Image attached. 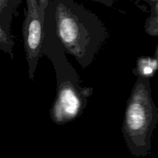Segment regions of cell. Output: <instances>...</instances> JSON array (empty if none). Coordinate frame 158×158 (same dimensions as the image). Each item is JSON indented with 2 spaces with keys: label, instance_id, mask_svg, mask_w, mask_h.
<instances>
[{
  "label": "cell",
  "instance_id": "1",
  "mask_svg": "<svg viewBox=\"0 0 158 158\" xmlns=\"http://www.w3.org/2000/svg\"><path fill=\"white\" fill-rule=\"evenodd\" d=\"M45 19L66 54L86 69L109 37L100 17L75 0H48Z\"/></svg>",
  "mask_w": 158,
  "mask_h": 158
},
{
  "label": "cell",
  "instance_id": "2",
  "mask_svg": "<svg viewBox=\"0 0 158 158\" xmlns=\"http://www.w3.org/2000/svg\"><path fill=\"white\" fill-rule=\"evenodd\" d=\"M42 53L52 63L56 77V94L49 116L54 123L64 125L83 114L94 88L81 86L78 73L46 19Z\"/></svg>",
  "mask_w": 158,
  "mask_h": 158
},
{
  "label": "cell",
  "instance_id": "3",
  "mask_svg": "<svg viewBox=\"0 0 158 158\" xmlns=\"http://www.w3.org/2000/svg\"><path fill=\"white\" fill-rule=\"evenodd\" d=\"M158 124V108L151 92L149 78L137 77L127 101L122 134L130 153L144 157L151 151V140Z\"/></svg>",
  "mask_w": 158,
  "mask_h": 158
},
{
  "label": "cell",
  "instance_id": "4",
  "mask_svg": "<svg viewBox=\"0 0 158 158\" xmlns=\"http://www.w3.org/2000/svg\"><path fill=\"white\" fill-rule=\"evenodd\" d=\"M26 18L23 25V37L28 73L33 80L41 56L44 39L45 12L48 0H26Z\"/></svg>",
  "mask_w": 158,
  "mask_h": 158
},
{
  "label": "cell",
  "instance_id": "5",
  "mask_svg": "<svg viewBox=\"0 0 158 158\" xmlns=\"http://www.w3.org/2000/svg\"><path fill=\"white\" fill-rule=\"evenodd\" d=\"M21 0H0V49L13 59L14 40L11 24L14 12Z\"/></svg>",
  "mask_w": 158,
  "mask_h": 158
},
{
  "label": "cell",
  "instance_id": "6",
  "mask_svg": "<svg viewBox=\"0 0 158 158\" xmlns=\"http://www.w3.org/2000/svg\"><path fill=\"white\" fill-rule=\"evenodd\" d=\"M158 71V60L156 57L140 56L136 61L133 73L136 77H146L151 79Z\"/></svg>",
  "mask_w": 158,
  "mask_h": 158
},
{
  "label": "cell",
  "instance_id": "7",
  "mask_svg": "<svg viewBox=\"0 0 158 158\" xmlns=\"http://www.w3.org/2000/svg\"><path fill=\"white\" fill-rule=\"evenodd\" d=\"M150 6L151 13L145 21L144 30L148 35L158 36V1Z\"/></svg>",
  "mask_w": 158,
  "mask_h": 158
},
{
  "label": "cell",
  "instance_id": "8",
  "mask_svg": "<svg viewBox=\"0 0 158 158\" xmlns=\"http://www.w3.org/2000/svg\"><path fill=\"white\" fill-rule=\"evenodd\" d=\"M90 1L95 2L103 5V6H106V7L111 8L114 6L117 0H90Z\"/></svg>",
  "mask_w": 158,
  "mask_h": 158
},
{
  "label": "cell",
  "instance_id": "9",
  "mask_svg": "<svg viewBox=\"0 0 158 158\" xmlns=\"http://www.w3.org/2000/svg\"><path fill=\"white\" fill-rule=\"evenodd\" d=\"M143 1H144L145 2H147L148 4H149L150 6H151V5L153 4L154 2H155L158 1V0H143Z\"/></svg>",
  "mask_w": 158,
  "mask_h": 158
},
{
  "label": "cell",
  "instance_id": "10",
  "mask_svg": "<svg viewBox=\"0 0 158 158\" xmlns=\"http://www.w3.org/2000/svg\"><path fill=\"white\" fill-rule=\"evenodd\" d=\"M154 57H156V58H157V60H158V44L157 46V48H156L155 52H154Z\"/></svg>",
  "mask_w": 158,
  "mask_h": 158
}]
</instances>
